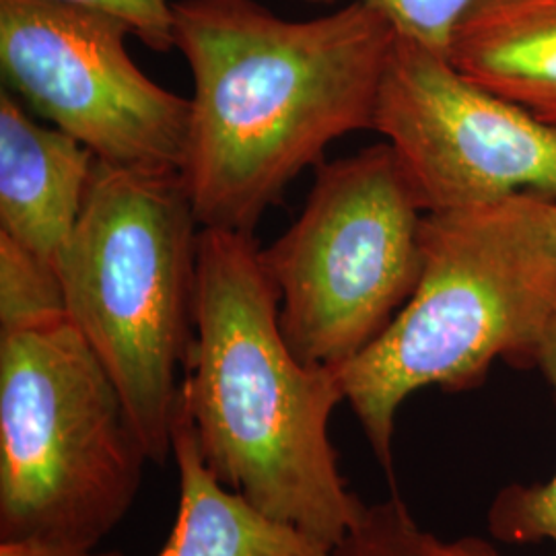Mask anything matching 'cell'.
Returning a JSON list of instances; mask_svg holds the SVG:
<instances>
[{"instance_id": "6da1fadb", "label": "cell", "mask_w": 556, "mask_h": 556, "mask_svg": "<svg viewBox=\"0 0 556 556\" xmlns=\"http://www.w3.org/2000/svg\"><path fill=\"white\" fill-rule=\"evenodd\" d=\"M174 13L194 83L179 174L202 229L254 236L334 140L371 130L397 29L358 0L307 21L258 0H178Z\"/></svg>"}, {"instance_id": "7a4b0ae2", "label": "cell", "mask_w": 556, "mask_h": 556, "mask_svg": "<svg viewBox=\"0 0 556 556\" xmlns=\"http://www.w3.org/2000/svg\"><path fill=\"white\" fill-rule=\"evenodd\" d=\"M278 314L256 238L200 229L179 406L223 484L337 551L365 505L340 475L328 433L344 394L332 367L291 351Z\"/></svg>"}, {"instance_id": "3957f363", "label": "cell", "mask_w": 556, "mask_h": 556, "mask_svg": "<svg viewBox=\"0 0 556 556\" xmlns=\"http://www.w3.org/2000/svg\"><path fill=\"white\" fill-rule=\"evenodd\" d=\"M425 266L413 298L338 381L379 466L394 470L404 400L438 386L480 388L495 361L534 369L556 303V264L517 217L511 200L425 213Z\"/></svg>"}, {"instance_id": "277c9868", "label": "cell", "mask_w": 556, "mask_h": 556, "mask_svg": "<svg viewBox=\"0 0 556 556\" xmlns=\"http://www.w3.org/2000/svg\"><path fill=\"white\" fill-rule=\"evenodd\" d=\"M200 223L179 172L96 163L59 270L66 316L118 388L151 464H167L194 342Z\"/></svg>"}, {"instance_id": "5b68a950", "label": "cell", "mask_w": 556, "mask_h": 556, "mask_svg": "<svg viewBox=\"0 0 556 556\" xmlns=\"http://www.w3.org/2000/svg\"><path fill=\"white\" fill-rule=\"evenodd\" d=\"M147 462L68 316L0 332V542L96 548L132 507Z\"/></svg>"}, {"instance_id": "8992f818", "label": "cell", "mask_w": 556, "mask_h": 556, "mask_svg": "<svg viewBox=\"0 0 556 556\" xmlns=\"http://www.w3.org/2000/svg\"><path fill=\"white\" fill-rule=\"evenodd\" d=\"M422 219L388 140L319 163L298 220L262 250L282 334L303 363L337 369L396 318L422 275Z\"/></svg>"}, {"instance_id": "52a82bcc", "label": "cell", "mask_w": 556, "mask_h": 556, "mask_svg": "<svg viewBox=\"0 0 556 556\" xmlns=\"http://www.w3.org/2000/svg\"><path fill=\"white\" fill-rule=\"evenodd\" d=\"M118 21L54 0H0L4 89L100 163L181 172L190 100L149 79Z\"/></svg>"}, {"instance_id": "ba28073f", "label": "cell", "mask_w": 556, "mask_h": 556, "mask_svg": "<svg viewBox=\"0 0 556 556\" xmlns=\"http://www.w3.org/2000/svg\"><path fill=\"white\" fill-rule=\"evenodd\" d=\"M371 130L394 147L425 213L477 208L519 192L556 200L555 126L402 34Z\"/></svg>"}, {"instance_id": "9c48e42d", "label": "cell", "mask_w": 556, "mask_h": 556, "mask_svg": "<svg viewBox=\"0 0 556 556\" xmlns=\"http://www.w3.org/2000/svg\"><path fill=\"white\" fill-rule=\"evenodd\" d=\"M13 93H0V233L56 266L73 236L96 155L56 126L23 110Z\"/></svg>"}, {"instance_id": "30bf717a", "label": "cell", "mask_w": 556, "mask_h": 556, "mask_svg": "<svg viewBox=\"0 0 556 556\" xmlns=\"http://www.w3.org/2000/svg\"><path fill=\"white\" fill-rule=\"evenodd\" d=\"M447 60L478 87L556 128V0H475Z\"/></svg>"}, {"instance_id": "8fae6325", "label": "cell", "mask_w": 556, "mask_h": 556, "mask_svg": "<svg viewBox=\"0 0 556 556\" xmlns=\"http://www.w3.org/2000/svg\"><path fill=\"white\" fill-rule=\"evenodd\" d=\"M172 457L179 475L176 523L157 556H334V548L258 509L208 468L190 417L178 406Z\"/></svg>"}, {"instance_id": "7c38bea8", "label": "cell", "mask_w": 556, "mask_h": 556, "mask_svg": "<svg viewBox=\"0 0 556 556\" xmlns=\"http://www.w3.org/2000/svg\"><path fill=\"white\" fill-rule=\"evenodd\" d=\"M534 369L548 381L556 400V303L538 342ZM491 536L516 546L551 542L556 555V472L546 482L501 489L486 514Z\"/></svg>"}, {"instance_id": "4fadbf2b", "label": "cell", "mask_w": 556, "mask_h": 556, "mask_svg": "<svg viewBox=\"0 0 556 556\" xmlns=\"http://www.w3.org/2000/svg\"><path fill=\"white\" fill-rule=\"evenodd\" d=\"M66 318L59 270L0 233V332Z\"/></svg>"}, {"instance_id": "5bb4252c", "label": "cell", "mask_w": 556, "mask_h": 556, "mask_svg": "<svg viewBox=\"0 0 556 556\" xmlns=\"http://www.w3.org/2000/svg\"><path fill=\"white\" fill-rule=\"evenodd\" d=\"M427 532L402 498L365 503L334 556H427Z\"/></svg>"}, {"instance_id": "9a60e30c", "label": "cell", "mask_w": 556, "mask_h": 556, "mask_svg": "<svg viewBox=\"0 0 556 556\" xmlns=\"http://www.w3.org/2000/svg\"><path fill=\"white\" fill-rule=\"evenodd\" d=\"M332 4L337 0H307ZM376 7L394 23L397 34L417 41L427 50L447 59L452 36L475 0H358Z\"/></svg>"}, {"instance_id": "2e32d148", "label": "cell", "mask_w": 556, "mask_h": 556, "mask_svg": "<svg viewBox=\"0 0 556 556\" xmlns=\"http://www.w3.org/2000/svg\"><path fill=\"white\" fill-rule=\"evenodd\" d=\"M122 23L130 36L155 52H169L174 41V2L169 0H54Z\"/></svg>"}, {"instance_id": "e0dca14e", "label": "cell", "mask_w": 556, "mask_h": 556, "mask_svg": "<svg viewBox=\"0 0 556 556\" xmlns=\"http://www.w3.org/2000/svg\"><path fill=\"white\" fill-rule=\"evenodd\" d=\"M509 200L538 248L556 264V200L534 192H519Z\"/></svg>"}, {"instance_id": "ac0fdd59", "label": "cell", "mask_w": 556, "mask_h": 556, "mask_svg": "<svg viewBox=\"0 0 556 556\" xmlns=\"http://www.w3.org/2000/svg\"><path fill=\"white\" fill-rule=\"evenodd\" d=\"M425 551L427 556H503L495 548V544L484 538L462 536L443 540L429 532L425 540Z\"/></svg>"}, {"instance_id": "d6986e66", "label": "cell", "mask_w": 556, "mask_h": 556, "mask_svg": "<svg viewBox=\"0 0 556 556\" xmlns=\"http://www.w3.org/2000/svg\"><path fill=\"white\" fill-rule=\"evenodd\" d=\"M0 556H124L118 551L96 553V548H75L64 544L40 542V540H15L0 542Z\"/></svg>"}]
</instances>
